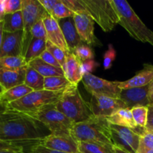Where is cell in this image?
<instances>
[{
    "label": "cell",
    "mask_w": 153,
    "mask_h": 153,
    "mask_svg": "<svg viewBox=\"0 0 153 153\" xmlns=\"http://www.w3.org/2000/svg\"><path fill=\"white\" fill-rule=\"evenodd\" d=\"M48 128L32 116L8 108L0 110V140L8 142L29 153L49 135Z\"/></svg>",
    "instance_id": "obj_1"
},
{
    "label": "cell",
    "mask_w": 153,
    "mask_h": 153,
    "mask_svg": "<svg viewBox=\"0 0 153 153\" xmlns=\"http://www.w3.org/2000/svg\"><path fill=\"white\" fill-rule=\"evenodd\" d=\"M111 3L119 17V25L136 40L153 46V31L142 22L128 1L111 0Z\"/></svg>",
    "instance_id": "obj_2"
},
{
    "label": "cell",
    "mask_w": 153,
    "mask_h": 153,
    "mask_svg": "<svg viewBox=\"0 0 153 153\" xmlns=\"http://www.w3.org/2000/svg\"><path fill=\"white\" fill-rule=\"evenodd\" d=\"M55 108L74 124L85 122L95 117L91 111L90 103L81 95L78 85H71L66 88Z\"/></svg>",
    "instance_id": "obj_3"
},
{
    "label": "cell",
    "mask_w": 153,
    "mask_h": 153,
    "mask_svg": "<svg viewBox=\"0 0 153 153\" xmlns=\"http://www.w3.org/2000/svg\"><path fill=\"white\" fill-rule=\"evenodd\" d=\"M72 135L78 142H90L113 146L111 124L106 117H94L75 124Z\"/></svg>",
    "instance_id": "obj_4"
},
{
    "label": "cell",
    "mask_w": 153,
    "mask_h": 153,
    "mask_svg": "<svg viewBox=\"0 0 153 153\" xmlns=\"http://www.w3.org/2000/svg\"><path fill=\"white\" fill-rule=\"evenodd\" d=\"M63 91L52 92L46 90L32 91L24 97L6 105L8 108L33 115L46 108L55 105L62 96Z\"/></svg>",
    "instance_id": "obj_5"
},
{
    "label": "cell",
    "mask_w": 153,
    "mask_h": 153,
    "mask_svg": "<svg viewBox=\"0 0 153 153\" xmlns=\"http://www.w3.org/2000/svg\"><path fill=\"white\" fill-rule=\"evenodd\" d=\"M88 13L105 32H109L119 24V17L111 0H82Z\"/></svg>",
    "instance_id": "obj_6"
},
{
    "label": "cell",
    "mask_w": 153,
    "mask_h": 153,
    "mask_svg": "<svg viewBox=\"0 0 153 153\" xmlns=\"http://www.w3.org/2000/svg\"><path fill=\"white\" fill-rule=\"evenodd\" d=\"M31 116L42 123L52 135H72L74 123L57 110L55 105L46 108Z\"/></svg>",
    "instance_id": "obj_7"
},
{
    "label": "cell",
    "mask_w": 153,
    "mask_h": 153,
    "mask_svg": "<svg viewBox=\"0 0 153 153\" xmlns=\"http://www.w3.org/2000/svg\"><path fill=\"white\" fill-rule=\"evenodd\" d=\"M22 18H23V46L22 55L24 57L30 44L32 36L31 28L38 20L43 19L47 13L39 0H22Z\"/></svg>",
    "instance_id": "obj_8"
},
{
    "label": "cell",
    "mask_w": 153,
    "mask_h": 153,
    "mask_svg": "<svg viewBox=\"0 0 153 153\" xmlns=\"http://www.w3.org/2000/svg\"><path fill=\"white\" fill-rule=\"evenodd\" d=\"M82 82L85 88L92 95L105 96L114 99H120L122 90L120 88V82H111L93 74L83 76Z\"/></svg>",
    "instance_id": "obj_9"
},
{
    "label": "cell",
    "mask_w": 153,
    "mask_h": 153,
    "mask_svg": "<svg viewBox=\"0 0 153 153\" xmlns=\"http://www.w3.org/2000/svg\"><path fill=\"white\" fill-rule=\"evenodd\" d=\"M111 139L114 146L129 153H137L140 142V136L131 128L111 124Z\"/></svg>",
    "instance_id": "obj_10"
},
{
    "label": "cell",
    "mask_w": 153,
    "mask_h": 153,
    "mask_svg": "<svg viewBox=\"0 0 153 153\" xmlns=\"http://www.w3.org/2000/svg\"><path fill=\"white\" fill-rule=\"evenodd\" d=\"M90 107L93 114L100 117H109L123 108H127L120 99H114L105 96H91Z\"/></svg>",
    "instance_id": "obj_11"
},
{
    "label": "cell",
    "mask_w": 153,
    "mask_h": 153,
    "mask_svg": "<svg viewBox=\"0 0 153 153\" xmlns=\"http://www.w3.org/2000/svg\"><path fill=\"white\" fill-rule=\"evenodd\" d=\"M73 19L82 43L88 46H102L101 42L94 34V21L89 14L76 13Z\"/></svg>",
    "instance_id": "obj_12"
},
{
    "label": "cell",
    "mask_w": 153,
    "mask_h": 153,
    "mask_svg": "<svg viewBox=\"0 0 153 153\" xmlns=\"http://www.w3.org/2000/svg\"><path fill=\"white\" fill-rule=\"evenodd\" d=\"M149 85L140 88H132L121 91L120 99L126 105L127 108L144 106L149 107L150 101L149 99Z\"/></svg>",
    "instance_id": "obj_13"
},
{
    "label": "cell",
    "mask_w": 153,
    "mask_h": 153,
    "mask_svg": "<svg viewBox=\"0 0 153 153\" xmlns=\"http://www.w3.org/2000/svg\"><path fill=\"white\" fill-rule=\"evenodd\" d=\"M23 31L3 32L0 58L5 56H22Z\"/></svg>",
    "instance_id": "obj_14"
},
{
    "label": "cell",
    "mask_w": 153,
    "mask_h": 153,
    "mask_svg": "<svg viewBox=\"0 0 153 153\" xmlns=\"http://www.w3.org/2000/svg\"><path fill=\"white\" fill-rule=\"evenodd\" d=\"M46 147L64 153H79V142L73 135L46 136L41 143Z\"/></svg>",
    "instance_id": "obj_15"
},
{
    "label": "cell",
    "mask_w": 153,
    "mask_h": 153,
    "mask_svg": "<svg viewBox=\"0 0 153 153\" xmlns=\"http://www.w3.org/2000/svg\"><path fill=\"white\" fill-rule=\"evenodd\" d=\"M43 21L45 25V28H46L47 40L59 47L60 49L64 50L67 53L70 52L65 38H64L62 30H61L58 21L54 19L48 13L43 16Z\"/></svg>",
    "instance_id": "obj_16"
},
{
    "label": "cell",
    "mask_w": 153,
    "mask_h": 153,
    "mask_svg": "<svg viewBox=\"0 0 153 153\" xmlns=\"http://www.w3.org/2000/svg\"><path fill=\"white\" fill-rule=\"evenodd\" d=\"M153 82V65L144 64L143 68L131 79L120 82L119 87L121 90L132 88H140L150 85Z\"/></svg>",
    "instance_id": "obj_17"
},
{
    "label": "cell",
    "mask_w": 153,
    "mask_h": 153,
    "mask_svg": "<svg viewBox=\"0 0 153 153\" xmlns=\"http://www.w3.org/2000/svg\"><path fill=\"white\" fill-rule=\"evenodd\" d=\"M82 61L75 55L73 52L67 53L66 61L63 65L62 69L66 79L74 85H78L82 80V73L81 70Z\"/></svg>",
    "instance_id": "obj_18"
},
{
    "label": "cell",
    "mask_w": 153,
    "mask_h": 153,
    "mask_svg": "<svg viewBox=\"0 0 153 153\" xmlns=\"http://www.w3.org/2000/svg\"><path fill=\"white\" fill-rule=\"evenodd\" d=\"M27 67L12 70L0 66V84L5 91L24 84Z\"/></svg>",
    "instance_id": "obj_19"
},
{
    "label": "cell",
    "mask_w": 153,
    "mask_h": 153,
    "mask_svg": "<svg viewBox=\"0 0 153 153\" xmlns=\"http://www.w3.org/2000/svg\"><path fill=\"white\" fill-rule=\"evenodd\" d=\"M58 22L62 30L69 49L70 52H73L77 46L83 43L76 29L73 17L60 19Z\"/></svg>",
    "instance_id": "obj_20"
},
{
    "label": "cell",
    "mask_w": 153,
    "mask_h": 153,
    "mask_svg": "<svg viewBox=\"0 0 153 153\" xmlns=\"http://www.w3.org/2000/svg\"><path fill=\"white\" fill-rule=\"evenodd\" d=\"M28 66L35 70L44 78L52 76H64L62 68L53 67L43 61L40 58H35L28 64Z\"/></svg>",
    "instance_id": "obj_21"
},
{
    "label": "cell",
    "mask_w": 153,
    "mask_h": 153,
    "mask_svg": "<svg viewBox=\"0 0 153 153\" xmlns=\"http://www.w3.org/2000/svg\"><path fill=\"white\" fill-rule=\"evenodd\" d=\"M107 120L109 123L112 125L126 127L131 129L135 128L137 126L134 120L131 109L128 108L120 109L112 116L107 117Z\"/></svg>",
    "instance_id": "obj_22"
},
{
    "label": "cell",
    "mask_w": 153,
    "mask_h": 153,
    "mask_svg": "<svg viewBox=\"0 0 153 153\" xmlns=\"http://www.w3.org/2000/svg\"><path fill=\"white\" fill-rule=\"evenodd\" d=\"M32 91H34L26 86L25 84L17 85V86H15L8 90H6L3 93L2 95L0 97V102L2 105H7L9 103L20 100L21 98L26 96L27 94H30Z\"/></svg>",
    "instance_id": "obj_23"
},
{
    "label": "cell",
    "mask_w": 153,
    "mask_h": 153,
    "mask_svg": "<svg viewBox=\"0 0 153 153\" xmlns=\"http://www.w3.org/2000/svg\"><path fill=\"white\" fill-rule=\"evenodd\" d=\"M2 27L4 31L15 32L23 31V18L22 11L4 15L2 19Z\"/></svg>",
    "instance_id": "obj_24"
},
{
    "label": "cell",
    "mask_w": 153,
    "mask_h": 153,
    "mask_svg": "<svg viewBox=\"0 0 153 153\" xmlns=\"http://www.w3.org/2000/svg\"><path fill=\"white\" fill-rule=\"evenodd\" d=\"M44 79L43 76L37 73L35 70L28 66L25 72L24 84L34 91L44 90Z\"/></svg>",
    "instance_id": "obj_25"
},
{
    "label": "cell",
    "mask_w": 153,
    "mask_h": 153,
    "mask_svg": "<svg viewBox=\"0 0 153 153\" xmlns=\"http://www.w3.org/2000/svg\"><path fill=\"white\" fill-rule=\"evenodd\" d=\"M46 50V40L41 39L33 38L31 39L30 44L27 49L24 58L27 64L35 58H40V55Z\"/></svg>",
    "instance_id": "obj_26"
},
{
    "label": "cell",
    "mask_w": 153,
    "mask_h": 153,
    "mask_svg": "<svg viewBox=\"0 0 153 153\" xmlns=\"http://www.w3.org/2000/svg\"><path fill=\"white\" fill-rule=\"evenodd\" d=\"M71 85L65 76H52L44 79V90L48 91H63Z\"/></svg>",
    "instance_id": "obj_27"
},
{
    "label": "cell",
    "mask_w": 153,
    "mask_h": 153,
    "mask_svg": "<svg viewBox=\"0 0 153 153\" xmlns=\"http://www.w3.org/2000/svg\"><path fill=\"white\" fill-rule=\"evenodd\" d=\"M79 149L84 153H114L113 146L90 142H79Z\"/></svg>",
    "instance_id": "obj_28"
},
{
    "label": "cell",
    "mask_w": 153,
    "mask_h": 153,
    "mask_svg": "<svg viewBox=\"0 0 153 153\" xmlns=\"http://www.w3.org/2000/svg\"><path fill=\"white\" fill-rule=\"evenodd\" d=\"M0 66L5 68L16 70L28 66L23 56H5L0 58Z\"/></svg>",
    "instance_id": "obj_29"
},
{
    "label": "cell",
    "mask_w": 153,
    "mask_h": 153,
    "mask_svg": "<svg viewBox=\"0 0 153 153\" xmlns=\"http://www.w3.org/2000/svg\"><path fill=\"white\" fill-rule=\"evenodd\" d=\"M131 111L135 123L138 126L146 128V124H147L149 108L144 107V106H139V107L131 108Z\"/></svg>",
    "instance_id": "obj_30"
},
{
    "label": "cell",
    "mask_w": 153,
    "mask_h": 153,
    "mask_svg": "<svg viewBox=\"0 0 153 153\" xmlns=\"http://www.w3.org/2000/svg\"><path fill=\"white\" fill-rule=\"evenodd\" d=\"M76 13L73 11H72L70 9H69L67 6L64 5L61 0H59L58 2L57 3L56 5L54 7L51 16L56 19L57 21L60 19H65V18L73 17Z\"/></svg>",
    "instance_id": "obj_31"
},
{
    "label": "cell",
    "mask_w": 153,
    "mask_h": 153,
    "mask_svg": "<svg viewBox=\"0 0 153 153\" xmlns=\"http://www.w3.org/2000/svg\"><path fill=\"white\" fill-rule=\"evenodd\" d=\"M73 52L82 62L88 60H93L94 58V54L92 49L90 47V46L85 43H82L77 46Z\"/></svg>",
    "instance_id": "obj_32"
},
{
    "label": "cell",
    "mask_w": 153,
    "mask_h": 153,
    "mask_svg": "<svg viewBox=\"0 0 153 153\" xmlns=\"http://www.w3.org/2000/svg\"><path fill=\"white\" fill-rule=\"evenodd\" d=\"M46 50L49 51V52L55 57V59L59 62L61 67H62L66 61L67 52H65L64 50L60 49L59 47H58V46H56L55 45H54L53 43L49 42V40H46Z\"/></svg>",
    "instance_id": "obj_33"
},
{
    "label": "cell",
    "mask_w": 153,
    "mask_h": 153,
    "mask_svg": "<svg viewBox=\"0 0 153 153\" xmlns=\"http://www.w3.org/2000/svg\"><path fill=\"white\" fill-rule=\"evenodd\" d=\"M61 1L75 13H88L82 0H61Z\"/></svg>",
    "instance_id": "obj_34"
},
{
    "label": "cell",
    "mask_w": 153,
    "mask_h": 153,
    "mask_svg": "<svg viewBox=\"0 0 153 153\" xmlns=\"http://www.w3.org/2000/svg\"><path fill=\"white\" fill-rule=\"evenodd\" d=\"M31 36L33 38L41 39L43 40H47L46 36V31L45 28V25L43 23V19L37 21L31 28Z\"/></svg>",
    "instance_id": "obj_35"
},
{
    "label": "cell",
    "mask_w": 153,
    "mask_h": 153,
    "mask_svg": "<svg viewBox=\"0 0 153 153\" xmlns=\"http://www.w3.org/2000/svg\"><path fill=\"white\" fill-rule=\"evenodd\" d=\"M117 52L113 45H108V49L105 52L103 56V67L105 70H109L112 67L114 61L116 59Z\"/></svg>",
    "instance_id": "obj_36"
},
{
    "label": "cell",
    "mask_w": 153,
    "mask_h": 153,
    "mask_svg": "<svg viewBox=\"0 0 153 153\" xmlns=\"http://www.w3.org/2000/svg\"><path fill=\"white\" fill-rule=\"evenodd\" d=\"M22 10V0H5V14L13 13Z\"/></svg>",
    "instance_id": "obj_37"
},
{
    "label": "cell",
    "mask_w": 153,
    "mask_h": 153,
    "mask_svg": "<svg viewBox=\"0 0 153 153\" xmlns=\"http://www.w3.org/2000/svg\"><path fill=\"white\" fill-rule=\"evenodd\" d=\"M99 66H100V64L94 60H88V61L82 62L81 70H82V76L87 74H92V72Z\"/></svg>",
    "instance_id": "obj_38"
},
{
    "label": "cell",
    "mask_w": 153,
    "mask_h": 153,
    "mask_svg": "<svg viewBox=\"0 0 153 153\" xmlns=\"http://www.w3.org/2000/svg\"><path fill=\"white\" fill-rule=\"evenodd\" d=\"M40 58H41L43 61H45V62L47 63L48 64H49V65H52L53 66V67H59V68H62L61 64H59V62L55 59V57H54L49 51H44L43 53L40 55Z\"/></svg>",
    "instance_id": "obj_39"
},
{
    "label": "cell",
    "mask_w": 153,
    "mask_h": 153,
    "mask_svg": "<svg viewBox=\"0 0 153 153\" xmlns=\"http://www.w3.org/2000/svg\"><path fill=\"white\" fill-rule=\"evenodd\" d=\"M140 143L153 149V131L146 130L145 134L140 137Z\"/></svg>",
    "instance_id": "obj_40"
},
{
    "label": "cell",
    "mask_w": 153,
    "mask_h": 153,
    "mask_svg": "<svg viewBox=\"0 0 153 153\" xmlns=\"http://www.w3.org/2000/svg\"><path fill=\"white\" fill-rule=\"evenodd\" d=\"M29 153H64L59 152V151L54 150V149H51L49 148L46 147L42 144H38L37 146H34L31 148L30 150Z\"/></svg>",
    "instance_id": "obj_41"
},
{
    "label": "cell",
    "mask_w": 153,
    "mask_h": 153,
    "mask_svg": "<svg viewBox=\"0 0 153 153\" xmlns=\"http://www.w3.org/2000/svg\"><path fill=\"white\" fill-rule=\"evenodd\" d=\"M58 1L59 0H39V1L43 5L46 12L50 15L52 14V10H53L54 7L56 5L57 3L58 2Z\"/></svg>",
    "instance_id": "obj_42"
},
{
    "label": "cell",
    "mask_w": 153,
    "mask_h": 153,
    "mask_svg": "<svg viewBox=\"0 0 153 153\" xmlns=\"http://www.w3.org/2000/svg\"><path fill=\"white\" fill-rule=\"evenodd\" d=\"M1 150H13V151H22V152H25L22 148L19 147V146H15V145L12 144V143H8V142L0 140V151Z\"/></svg>",
    "instance_id": "obj_43"
},
{
    "label": "cell",
    "mask_w": 153,
    "mask_h": 153,
    "mask_svg": "<svg viewBox=\"0 0 153 153\" xmlns=\"http://www.w3.org/2000/svg\"><path fill=\"white\" fill-rule=\"evenodd\" d=\"M146 128L149 131H153V110L150 108H149L147 124H146Z\"/></svg>",
    "instance_id": "obj_44"
},
{
    "label": "cell",
    "mask_w": 153,
    "mask_h": 153,
    "mask_svg": "<svg viewBox=\"0 0 153 153\" xmlns=\"http://www.w3.org/2000/svg\"><path fill=\"white\" fill-rule=\"evenodd\" d=\"M137 153H153V149L146 147L140 143V146H139Z\"/></svg>",
    "instance_id": "obj_45"
},
{
    "label": "cell",
    "mask_w": 153,
    "mask_h": 153,
    "mask_svg": "<svg viewBox=\"0 0 153 153\" xmlns=\"http://www.w3.org/2000/svg\"><path fill=\"white\" fill-rule=\"evenodd\" d=\"M149 99L150 103L153 102V82L149 85Z\"/></svg>",
    "instance_id": "obj_46"
},
{
    "label": "cell",
    "mask_w": 153,
    "mask_h": 153,
    "mask_svg": "<svg viewBox=\"0 0 153 153\" xmlns=\"http://www.w3.org/2000/svg\"><path fill=\"white\" fill-rule=\"evenodd\" d=\"M113 149H114V153H129L126 151L123 150V149H120V148L117 147V146H115L113 145Z\"/></svg>",
    "instance_id": "obj_47"
},
{
    "label": "cell",
    "mask_w": 153,
    "mask_h": 153,
    "mask_svg": "<svg viewBox=\"0 0 153 153\" xmlns=\"http://www.w3.org/2000/svg\"><path fill=\"white\" fill-rule=\"evenodd\" d=\"M3 32H4V30H3L2 24H1V27H0V51H1V43H2V37H3Z\"/></svg>",
    "instance_id": "obj_48"
},
{
    "label": "cell",
    "mask_w": 153,
    "mask_h": 153,
    "mask_svg": "<svg viewBox=\"0 0 153 153\" xmlns=\"http://www.w3.org/2000/svg\"><path fill=\"white\" fill-rule=\"evenodd\" d=\"M0 153H28L25 152H22V151H13V150H1Z\"/></svg>",
    "instance_id": "obj_49"
},
{
    "label": "cell",
    "mask_w": 153,
    "mask_h": 153,
    "mask_svg": "<svg viewBox=\"0 0 153 153\" xmlns=\"http://www.w3.org/2000/svg\"><path fill=\"white\" fill-rule=\"evenodd\" d=\"M4 91H5V89H4V88H3L2 86H1V84H0V97H1V96L2 95L3 93H4Z\"/></svg>",
    "instance_id": "obj_50"
},
{
    "label": "cell",
    "mask_w": 153,
    "mask_h": 153,
    "mask_svg": "<svg viewBox=\"0 0 153 153\" xmlns=\"http://www.w3.org/2000/svg\"><path fill=\"white\" fill-rule=\"evenodd\" d=\"M149 108H152V110H153V102H152V103H151V104H150V105L149 106Z\"/></svg>",
    "instance_id": "obj_51"
},
{
    "label": "cell",
    "mask_w": 153,
    "mask_h": 153,
    "mask_svg": "<svg viewBox=\"0 0 153 153\" xmlns=\"http://www.w3.org/2000/svg\"><path fill=\"white\" fill-rule=\"evenodd\" d=\"M4 105H3L0 106V110H1V108H3V107H4Z\"/></svg>",
    "instance_id": "obj_52"
},
{
    "label": "cell",
    "mask_w": 153,
    "mask_h": 153,
    "mask_svg": "<svg viewBox=\"0 0 153 153\" xmlns=\"http://www.w3.org/2000/svg\"><path fill=\"white\" fill-rule=\"evenodd\" d=\"M1 24H2V21H1V22H0V27H1Z\"/></svg>",
    "instance_id": "obj_53"
},
{
    "label": "cell",
    "mask_w": 153,
    "mask_h": 153,
    "mask_svg": "<svg viewBox=\"0 0 153 153\" xmlns=\"http://www.w3.org/2000/svg\"><path fill=\"white\" fill-rule=\"evenodd\" d=\"M1 105H3L1 104V102H0V106H1Z\"/></svg>",
    "instance_id": "obj_54"
},
{
    "label": "cell",
    "mask_w": 153,
    "mask_h": 153,
    "mask_svg": "<svg viewBox=\"0 0 153 153\" xmlns=\"http://www.w3.org/2000/svg\"><path fill=\"white\" fill-rule=\"evenodd\" d=\"M1 21H2V19H1V17H0V22H1Z\"/></svg>",
    "instance_id": "obj_55"
},
{
    "label": "cell",
    "mask_w": 153,
    "mask_h": 153,
    "mask_svg": "<svg viewBox=\"0 0 153 153\" xmlns=\"http://www.w3.org/2000/svg\"><path fill=\"white\" fill-rule=\"evenodd\" d=\"M79 153H84V152H79Z\"/></svg>",
    "instance_id": "obj_56"
}]
</instances>
